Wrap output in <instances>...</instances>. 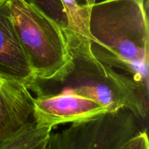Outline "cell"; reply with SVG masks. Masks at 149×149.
Masks as SVG:
<instances>
[{
	"instance_id": "7c38bea8",
	"label": "cell",
	"mask_w": 149,
	"mask_h": 149,
	"mask_svg": "<svg viewBox=\"0 0 149 149\" xmlns=\"http://www.w3.org/2000/svg\"><path fill=\"white\" fill-rule=\"evenodd\" d=\"M45 149H55V147H54L53 143H52V141L48 138L46 146H45Z\"/></svg>"
},
{
	"instance_id": "6da1fadb",
	"label": "cell",
	"mask_w": 149,
	"mask_h": 149,
	"mask_svg": "<svg viewBox=\"0 0 149 149\" xmlns=\"http://www.w3.org/2000/svg\"><path fill=\"white\" fill-rule=\"evenodd\" d=\"M66 34L68 62L51 78L33 77L28 89L36 97L74 93L96 100L109 111L125 108L138 119H146L148 90L130 76L99 61L90 51L87 38L73 33Z\"/></svg>"
},
{
	"instance_id": "30bf717a",
	"label": "cell",
	"mask_w": 149,
	"mask_h": 149,
	"mask_svg": "<svg viewBox=\"0 0 149 149\" xmlns=\"http://www.w3.org/2000/svg\"><path fill=\"white\" fill-rule=\"evenodd\" d=\"M71 24V33L81 35L87 39V9L85 4H79L77 0H61Z\"/></svg>"
},
{
	"instance_id": "8fae6325",
	"label": "cell",
	"mask_w": 149,
	"mask_h": 149,
	"mask_svg": "<svg viewBox=\"0 0 149 149\" xmlns=\"http://www.w3.org/2000/svg\"><path fill=\"white\" fill-rule=\"evenodd\" d=\"M120 149H149L148 135L146 131H140Z\"/></svg>"
},
{
	"instance_id": "277c9868",
	"label": "cell",
	"mask_w": 149,
	"mask_h": 149,
	"mask_svg": "<svg viewBox=\"0 0 149 149\" xmlns=\"http://www.w3.org/2000/svg\"><path fill=\"white\" fill-rule=\"evenodd\" d=\"M138 119L122 108L93 119L71 123L49 135L55 149H120L141 131Z\"/></svg>"
},
{
	"instance_id": "8992f818",
	"label": "cell",
	"mask_w": 149,
	"mask_h": 149,
	"mask_svg": "<svg viewBox=\"0 0 149 149\" xmlns=\"http://www.w3.org/2000/svg\"><path fill=\"white\" fill-rule=\"evenodd\" d=\"M33 100L26 84L0 74V140L31 122Z\"/></svg>"
},
{
	"instance_id": "9a60e30c",
	"label": "cell",
	"mask_w": 149,
	"mask_h": 149,
	"mask_svg": "<svg viewBox=\"0 0 149 149\" xmlns=\"http://www.w3.org/2000/svg\"><path fill=\"white\" fill-rule=\"evenodd\" d=\"M4 1V0H0V2H1V1Z\"/></svg>"
},
{
	"instance_id": "3957f363",
	"label": "cell",
	"mask_w": 149,
	"mask_h": 149,
	"mask_svg": "<svg viewBox=\"0 0 149 149\" xmlns=\"http://www.w3.org/2000/svg\"><path fill=\"white\" fill-rule=\"evenodd\" d=\"M10 4L13 25L33 77L51 78L70 59L66 33L23 0H10Z\"/></svg>"
},
{
	"instance_id": "9c48e42d",
	"label": "cell",
	"mask_w": 149,
	"mask_h": 149,
	"mask_svg": "<svg viewBox=\"0 0 149 149\" xmlns=\"http://www.w3.org/2000/svg\"><path fill=\"white\" fill-rule=\"evenodd\" d=\"M55 22L66 33H71V24L61 0H23Z\"/></svg>"
},
{
	"instance_id": "52a82bcc",
	"label": "cell",
	"mask_w": 149,
	"mask_h": 149,
	"mask_svg": "<svg viewBox=\"0 0 149 149\" xmlns=\"http://www.w3.org/2000/svg\"><path fill=\"white\" fill-rule=\"evenodd\" d=\"M0 74L15 79L26 87L33 78L13 25L10 0L0 2Z\"/></svg>"
},
{
	"instance_id": "5bb4252c",
	"label": "cell",
	"mask_w": 149,
	"mask_h": 149,
	"mask_svg": "<svg viewBox=\"0 0 149 149\" xmlns=\"http://www.w3.org/2000/svg\"><path fill=\"white\" fill-rule=\"evenodd\" d=\"M47 142V141L46 142H45V143H41L40 145L37 146L35 147V148H33V149H45V146H46Z\"/></svg>"
},
{
	"instance_id": "4fadbf2b",
	"label": "cell",
	"mask_w": 149,
	"mask_h": 149,
	"mask_svg": "<svg viewBox=\"0 0 149 149\" xmlns=\"http://www.w3.org/2000/svg\"><path fill=\"white\" fill-rule=\"evenodd\" d=\"M84 4H85L87 6H90L94 4L95 2H96V0H84Z\"/></svg>"
},
{
	"instance_id": "ba28073f",
	"label": "cell",
	"mask_w": 149,
	"mask_h": 149,
	"mask_svg": "<svg viewBox=\"0 0 149 149\" xmlns=\"http://www.w3.org/2000/svg\"><path fill=\"white\" fill-rule=\"evenodd\" d=\"M52 130L38 127L33 121L0 140V149H33L49 138Z\"/></svg>"
},
{
	"instance_id": "5b68a950",
	"label": "cell",
	"mask_w": 149,
	"mask_h": 149,
	"mask_svg": "<svg viewBox=\"0 0 149 149\" xmlns=\"http://www.w3.org/2000/svg\"><path fill=\"white\" fill-rule=\"evenodd\" d=\"M109 112L93 99L74 93L35 97L32 121L38 127L52 130L58 125L82 122Z\"/></svg>"
},
{
	"instance_id": "7a4b0ae2",
	"label": "cell",
	"mask_w": 149,
	"mask_h": 149,
	"mask_svg": "<svg viewBox=\"0 0 149 149\" xmlns=\"http://www.w3.org/2000/svg\"><path fill=\"white\" fill-rule=\"evenodd\" d=\"M87 7L93 55L148 90V0H103Z\"/></svg>"
}]
</instances>
